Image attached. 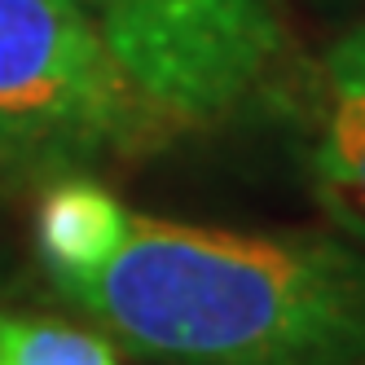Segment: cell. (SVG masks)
<instances>
[{"instance_id":"obj_7","label":"cell","mask_w":365,"mask_h":365,"mask_svg":"<svg viewBox=\"0 0 365 365\" xmlns=\"http://www.w3.org/2000/svg\"><path fill=\"white\" fill-rule=\"evenodd\" d=\"M330 53H334V58H344L352 71H361V75H365V22H361L356 31H348L344 40L330 48Z\"/></svg>"},{"instance_id":"obj_2","label":"cell","mask_w":365,"mask_h":365,"mask_svg":"<svg viewBox=\"0 0 365 365\" xmlns=\"http://www.w3.org/2000/svg\"><path fill=\"white\" fill-rule=\"evenodd\" d=\"M150 141L80 0H0V172L71 176Z\"/></svg>"},{"instance_id":"obj_5","label":"cell","mask_w":365,"mask_h":365,"mask_svg":"<svg viewBox=\"0 0 365 365\" xmlns=\"http://www.w3.org/2000/svg\"><path fill=\"white\" fill-rule=\"evenodd\" d=\"M128 212L106 185L88 180L84 172L53 176L36 207V255L48 282H66L75 273H88L106 259L128 225Z\"/></svg>"},{"instance_id":"obj_3","label":"cell","mask_w":365,"mask_h":365,"mask_svg":"<svg viewBox=\"0 0 365 365\" xmlns=\"http://www.w3.org/2000/svg\"><path fill=\"white\" fill-rule=\"evenodd\" d=\"M159 137L212 128L282 66L273 0H80Z\"/></svg>"},{"instance_id":"obj_4","label":"cell","mask_w":365,"mask_h":365,"mask_svg":"<svg viewBox=\"0 0 365 365\" xmlns=\"http://www.w3.org/2000/svg\"><path fill=\"white\" fill-rule=\"evenodd\" d=\"M308 185L322 212L352 242H365V75L334 53L322 62Z\"/></svg>"},{"instance_id":"obj_6","label":"cell","mask_w":365,"mask_h":365,"mask_svg":"<svg viewBox=\"0 0 365 365\" xmlns=\"http://www.w3.org/2000/svg\"><path fill=\"white\" fill-rule=\"evenodd\" d=\"M0 365H119V348L93 326L0 308Z\"/></svg>"},{"instance_id":"obj_1","label":"cell","mask_w":365,"mask_h":365,"mask_svg":"<svg viewBox=\"0 0 365 365\" xmlns=\"http://www.w3.org/2000/svg\"><path fill=\"white\" fill-rule=\"evenodd\" d=\"M53 291L154 365H365V251L326 233L128 212L106 259Z\"/></svg>"}]
</instances>
